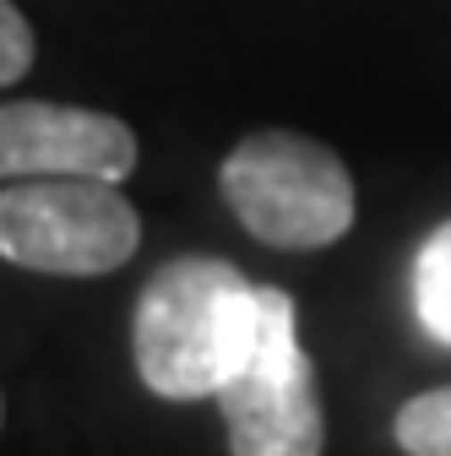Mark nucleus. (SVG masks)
<instances>
[{
    "label": "nucleus",
    "instance_id": "nucleus-3",
    "mask_svg": "<svg viewBox=\"0 0 451 456\" xmlns=\"http://www.w3.org/2000/svg\"><path fill=\"white\" fill-rule=\"evenodd\" d=\"M217 408L229 424L234 456H321L326 419L316 364L299 348L294 299L283 289H261L256 331L240 370L217 386Z\"/></svg>",
    "mask_w": 451,
    "mask_h": 456
},
{
    "label": "nucleus",
    "instance_id": "nucleus-7",
    "mask_svg": "<svg viewBox=\"0 0 451 456\" xmlns=\"http://www.w3.org/2000/svg\"><path fill=\"white\" fill-rule=\"evenodd\" d=\"M391 435L408 456H451V386L408 396L391 419Z\"/></svg>",
    "mask_w": 451,
    "mask_h": 456
},
{
    "label": "nucleus",
    "instance_id": "nucleus-8",
    "mask_svg": "<svg viewBox=\"0 0 451 456\" xmlns=\"http://www.w3.org/2000/svg\"><path fill=\"white\" fill-rule=\"evenodd\" d=\"M33 54H38V44H33L28 17L12 6V0H0V87H12V82L28 77L33 71Z\"/></svg>",
    "mask_w": 451,
    "mask_h": 456
},
{
    "label": "nucleus",
    "instance_id": "nucleus-2",
    "mask_svg": "<svg viewBox=\"0 0 451 456\" xmlns=\"http://www.w3.org/2000/svg\"><path fill=\"white\" fill-rule=\"evenodd\" d=\"M223 201L272 250H326L354 228L348 163L316 136L256 131L217 168Z\"/></svg>",
    "mask_w": 451,
    "mask_h": 456
},
{
    "label": "nucleus",
    "instance_id": "nucleus-9",
    "mask_svg": "<svg viewBox=\"0 0 451 456\" xmlns=\"http://www.w3.org/2000/svg\"><path fill=\"white\" fill-rule=\"evenodd\" d=\"M0 419H6V403H0Z\"/></svg>",
    "mask_w": 451,
    "mask_h": 456
},
{
    "label": "nucleus",
    "instance_id": "nucleus-5",
    "mask_svg": "<svg viewBox=\"0 0 451 456\" xmlns=\"http://www.w3.org/2000/svg\"><path fill=\"white\" fill-rule=\"evenodd\" d=\"M136 168V136L103 109L71 103H0V180H103L120 185Z\"/></svg>",
    "mask_w": 451,
    "mask_h": 456
},
{
    "label": "nucleus",
    "instance_id": "nucleus-4",
    "mask_svg": "<svg viewBox=\"0 0 451 456\" xmlns=\"http://www.w3.org/2000/svg\"><path fill=\"white\" fill-rule=\"evenodd\" d=\"M142 245V217L103 180H17L0 191V256L49 277L120 272Z\"/></svg>",
    "mask_w": 451,
    "mask_h": 456
},
{
    "label": "nucleus",
    "instance_id": "nucleus-6",
    "mask_svg": "<svg viewBox=\"0 0 451 456\" xmlns=\"http://www.w3.org/2000/svg\"><path fill=\"white\" fill-rule=\"evenodd\" d=\"M414 310L440 348H451V217L414 256Z\"/></svg>",
    "mask_w": 451,
    "mask_h": 456
},
{
    "label": "nucleus",
    "instance_id": "nucleus-1",
    "mask_svg": "<svg viewBox=\"0 0 451 456\" xmlns=\"http://www.w3.org/2000/svg\"><path fill=\"white\" fill-rule=\"evenodd\" d=\"M261 289L217 256H180L147 277L131 315V354L147 391L168 403L217 396L250 348Z\"/></svg>",
    "mask_w": 451,
    "mask_h": 456
}]
</instances>
